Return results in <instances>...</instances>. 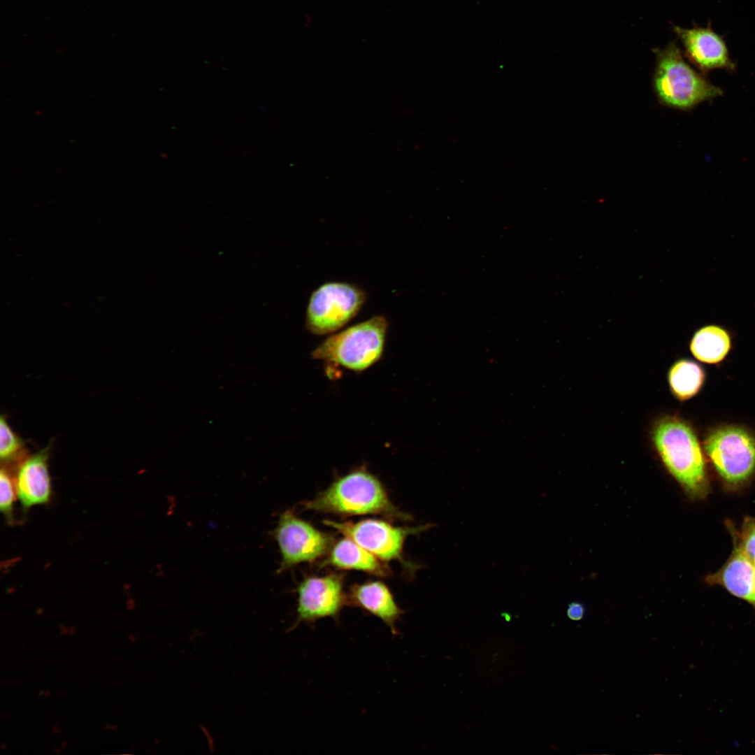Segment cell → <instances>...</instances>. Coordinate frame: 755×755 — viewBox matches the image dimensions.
I'll return each mask as SVG.
<instances>
[{"mask_svg": "<svg viewBox=\"0 0 755 755\" xmlns=\"http://www.w3.org/2000/svg\"><path fill=\"white\" fill-rule=\"evenodd\" d=\"M652 446L669 473L693 498H705L710 483L703 452L691 425L677 415H663L650 430Z\"/></svg>", "mask_w": 755, "mask_h": 755, "instance_id": "6da1fadb", "label": "cell"}, {"mask_svg": "<svg viewBox=\"0 0 755 755\" xmlns=\"http://www.w3.org/2000/svg\"><path fill=\"white\" fill-rule=\"evenodd\" d=\"M303 505L307 510L340 515L380 514L391 518L410 517L393 505L381 482L363 470L340 477Z\"/></svg>", "mask_w": 755, "mask_h": 755, "instance_id": "7a4b0ae2", "label": "cell"}, {"mask_svg": "<svg viewBox=\"0 0 755 755\" xmlns=\"http://www.w3.org/2000/svg\"><path fill=\"white\" fill-rule=\"evenodd\" d=\"M654 87L662 103L680 110L690 109L722 94L719 88L689 66L673 43L658 52Z\"/></svg>", "mask_w": 755, "mask_h": 755, "instance_id": "3957f363", "label": "cell"}, {"mask_svg": "<svg viewBox=\"0 0 755 755\" xmlns=\"http://www.w3.org/2000/svg\"><path fill=\"white\" fill-rule=\"evenodd\" d=\"M388 326L384 316H373L329 336L314 350L312 356L350 370L364 371L381 357Z\"/></svg>", "mask_w": 755, "mask_h": 755, "instance_id": "277c9868", "label": "cell"}, {"mask_svg": "<svg viewBox=\"0 0 755 755\" xmlns=\"http://www.w3.org/2000/svg\"><path fill=\"white\" fill-rule=\"evenodd\" d=\"M703 448L727 487L738 488L755 473V436L739 425H724L710 431Z\"/></svg>", "mask_w": 755, "mask_h": 755, "instance_id": "5b68a950", "label": "cell"}, {"mask_svg": "<svg viewBox=\"0 0 755 755\" xmlns=\"http://www.w3.org/2000/svg\"><path fill=\"white\" fill-rule=\"evenodd\" d=\"M366 299V292L352 284L324 283L310 295L306 310V328L316 335L338 331L359 314Z\"/></svg>", "mask_w": 755, "mask_h": 755, "instance_id": "8992f818", "label": "cell"}, {"mask_svg": "<svg viewBox=\"0 0 755 755\" xmlns=\"http://www.w3.org/2000/svg\"><path fill=\"white\" fill-rule=\"evenodd\" d=\"M273 536L281 561L279 572L305 562H313L329 553L333 538L298 517L291 510L280 515Z\"/></svg>", "mask_w": 755, "mask_h": 755, "instance_id": "52a82bcc", "label": "cell"}, {"mask_svg": "<svg viewBox=\"0 0 755 755\" xmlns=\"http://www.w3.org/2000/svg\"><path fill=\"white\" fill-rule=\"evenodd\" d=\"M324 524L352 540L382 561H404L402 554L406 538L432 527L431 524L416 527H397L378 519L358 522L325 520Z\"/></svg>", "mask_w": 755, "mask_h": 755, "instance_id": "ba28073f", "label": "cell"}, {"mask_svg": "<svg viewBox=\"0 0 755 755\" xmlns=\"http://www.w3.org/2000/svg\"><path fill=\"white\" fill-rule=\"evenodd\" d=\"M296 619L290 630L300 623H313L323 618L338 619L347 597L343 590V576L330 574L308 577L297 587Z\"/></svg>", "mask_w": 755, "mask_h": 755, "instance_id": "9c48e42d", "label": "cell"}, {"mask_svg": "<svg viewBox=\"0 0 755 755\" xmlns=\"http://www.w3.org/2000/svg\"><path fill=\"white\" fill-rule=\"evenodd\" d=\"M675 31L684 45L686 56L702 72L735 69L724 41L710 26L692 29L675 27Z\"/></svg>", "mask_w": 755, "mask_h": 755, "instance_id": "30bf717a", "label": "cell"}, {"mask_svg": "<svg viewBox=\"0 0 755 755\" xmlns=\"http://www.w3.org/2000/svg\"><path fill=\"white\" fill-rule=\"evenodd\" d=\"M50 447L24 459L19 466L14 482L16 495L23 509L47 503L52 493L48 470Z\"/></svg>", "mask_w": 755, "mask_h": 755, "instance_id": "8fae6325", "label": "cell"}, {"mask_svg": "<svg viewBox=\"0 0 755 755\" xmlns=\"http://www.w3.org/2000/svg\"><path fill=\"white\" fill-rule=\"evenodd\" d=\"M347 597L348 604L380 619L393 635L399 633L396 623L401 619L404 611L397 605L386 584L379 581L355 584Z\"/></svg>", "mask_w": 755, "mask_h": 755, "instance_id": "7c38bea8", "label": "cell"}, {"mask_svg": "<svg viewBox=\"0 0 755 755\" xmlns=\"http://www.w3.org/2000/svg\"><path fill=\"white\" fill-rule=\"evenodd\" d=\"M726 563L706 581L720 585L732 595L750 604L755 610V564L735 544Z\"/></svg>", "mask_w": 755, "mask_h": 755, "instance_id": "4fadbf2b", "label": "cell"}, {"mask_svg": "<svg viewBox=\"0 0 755 755\" xmlns=\"http://www.w3.org/2000/svg\"><path fill=\"white\" fill-rule=\"evenodd\" d=\"M329 554L326 563L339 569L361 570L380 577L390 574L382 561L346 537L333 544Z\"/></svg>", "mask_w": 755, "mask_h": 755, "instance_id": "5bb4252c", "label": "cell"}, {"mask_svg": "<svg viewBox=\"0 0 755 755\" xmlns=\"http://www.w3.org/2000/svg\"><path fill=\"white\" fill-rule=\"evenodd\" d=\"M731 338L723 327L709 324L698 329L690 342V350L695 358L706 364H717L728 354Z\"/></svg>", "mask_w": 755, "mask_h": 755, "instance_id": "9a60e30c", "label": "cell"}, {"mask_svg": "<svg viewBox=\"0 0 755 755\" xmlns=\"http://www.w3.org/2000/svg\"><path fill=\"white\" fill-rule=\"evenodd\" d=\"M705 378L703 368L695 361L686 359L675 361L668 373L670 391L681 401L696 395L703 387Z\"/></svg>", "mask_w": 755, "mask_h": 755, "instance_id": "2e32d148", "label": "cell"}, {"mask_svg": "<svg viewBox=\"0 0 755 755\" xmlns=\"http://www.w3.org/2000/svg\"><path fill=\"white\" fill-rule=\"evenodd\" d=\"M23 442L10 427L3 416L0 419V456L1 461H12L20 454Z\"/></svg>", "mask_w": 755, "mask_h": 755, "instance_id": "e0dca14e", "label": "cell"}, {"mask_svg": "<svg viewBox=\"0 0 755 755\" xmlns=\"http://www.w3.org/2000/svg\"><path fill=\"white\" fill-rule=\"evenodd\" d=\"M728 527L732 533L733 544L755 564V517H746L739 531L731 524H728Z\"/></svg>", "mask_w": 755, "mask_h": 755, "instance_id": "ac0fdd59", "label": "cell"}, {"mask_svg": "<svg viewBox=\"0 0 755 755\" xmlns=\"http://www.w3.org/2000/svg\"><path fill=\"white\" fill-rule=\"evenodd\" d=\"M0 509L7 520H13V510L16 494L15 484L6 468H1L0 473Z\"/></svg>", "mask_w": 755, "mask_h": 755, "instance_id": "d6986e66", "label": "cell"}, {"mask_svg": "<svg viewBox=\"0 0 755 755\" xmlns=\"http://www.w3.org/2000/svg\"><path fill=\"white\" fill-rule=\"evenodd\" d=\"M566 612L570 619L573 621H580L584 616L585 607L584 605L580 602H572L568 605Z\"/></svg>", "mask_w": 755, "mask_h": 755, "instance_id": "ffe728a7", "label": "cell"}, {"mask_svg": "<svg viewBox=\"0 0 755 755\" xmlns=\"http://www.w3.org/2000/svg\"><path fill=\"white\" fill-rule=\"evenodd\" d=\"M59 629H60V635H65L69 634V628L67 626H65L64 625L62 624V625L59 626Z\"/></svg>", "mask_w": 755, "mask_h": 755, "instance_id": "44dd1931", "label": "cell"}, {"mask_svg": "<svg viewBox=\"0 0 755 755\" xmlns=\"http://www.w3.org/2000/svg\"><path fill=\"white\" fill-rule=\"evenodd\" d=\"M118 726L117 724H105L103 726L104 730H116Z\"/></svg>", "mask_w": 755, "mask_h": 755, "instance_id": "7402d4cb", "label": "cell"}, {"mask_svg": "<svg viewBox=\"0 0 755 755\" xmlns=\"http://www.w3.org/2000/svg\"><path fill=\"white\" fill-rule=\"evenodd\" d=\"M50 694V691L48 690V689H44V690H42V691H41L39 692L40 696H45V697L48 696Z\"/></svg>", "mask_w": 755, "mask_h": 755, "instance_id": "603a6c76", "label": "cell"}, {"mask_svg": "<svg viewBox=\"0 0 755 755\" xmlns=\"http://www.w3.org/2000/svg\"><path fill=\"white\" fill-rule=\"evenodd\" d=\"M76 627L75 626H72L69 628V635H74L76 633Z\"/></svg>", "mask_w": 755, "mask_h": 755, "instance_id": "cb8c5ba5", "label": "cell"}, {"mask_svg": "<svg viewBox=\"0 0 755 755\" xmlns=\"http://www.w3.org/2000/svg\"><path fill=\"white\" fill-rule=\"evenodd\" d=\"M52 733H59V732H61V731H62V729H61V728H60L59 727V725H57V724H55V726H54L52 727Z\"/></svg>", "mask_w": 755, "mask_h": 755, "instance_id": "d4e9b609", "label": "cell"}, {"mask_svg": "<svg viewBox=\"0 0 755 755\" xmlns=\"http://www.w3.org/2000/svg\"><path fill=\"white\" fill-rule=\"evenodd\" d=\"M128 638H129V639L130 640L131 642H135L136 641V637L133 634L128 635Z\"/></svg>", "mask_w": 755, "mask_h": 755, "instance_id": "484cf974", "label": "cell"}, {"mask_svg": "<svg viewBox=\"0 0 755 755\" xmlns=\"http://www.w3.org/2000/svg\"><path fill=\"white\" fill-rule=\"evenodd\" d=\"M53 752H54L55 753H56V754H59V753H61V752H62V749H60L59 748H57V747H55V748L53 749Z\"/></svg>", "mask_w": 755, "mask_h": 755, "instance_id": "4316f807", "label": "cell"}, {"mask_svg": "<svg viewBox=\"0 0 755 755\" xmlns=\"http://www.w3.org/2000/svg\"><path fill=\"white\" fill-rule=\"evenodd\" d=\"M67 743H68V742H67V741H66V740H64V741H63V742H62V745H61V746H62V748L64 749V748H65V747H66L67 746Z\"/></svg>", "mask_w": 755, "mask_h": 755, "instance_id": "83f0119b", "label": "cell"}, {"mask_svg": "<svg viewBox=\"0 0 755 755\" xmlns=\"http://www.w3.org/2000/svg\"><path fill=\"white\" fill-rule=\"evenodd\" d=\"M1 749H2L3 750H5V749H6V744H4V743H3V744H1Z\"/></svg>", "mask_w": 755, "mask_h": 755, "instance_id": "f1b7e54d", "label": "cell"}]
</instances>
